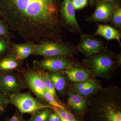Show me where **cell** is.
I'll use <instances>...</instances> for the list:
<instances>
[{"label":"cell","mask_w":121,"mask_h":121,"mask_svg":"<svg viewBox=\"0 0 121 121\" xmlns=\"http://www.w3.org/2000/svg\"><path fill=\"white\" fill-rule=\"evenodd\" d=\"M62 0H0V18L25 41L61 40Z\"/></svg>","instance_id":"1"},{"label":"cell","mask_w":121,"mask_h":121,"mask_svg":"<svg viewBox=\"0 0 121 121\" xmlns=\"http://www.w3.org/2000/svg\"><path fill=\"white\" fill-rule=\"evenodd\" d=\"M115 88L101 91L97 98L96 119L98 121H121L120 97Z\"/></svg>","instance_id":"2"},{"label":"cell","mask_w":121,"mask_h":121,"mask_svg":"<svg viewBox=\"0 0 121 121\" xmlns=\"http://www.w3.org/2000/svg\"><path fill=\"white\" fill-rule=\"evenodd\" d=\"M121 54L109 51L107 47L103 51L83 60V63L90 68L95 76L105 77L121 65Z\"/></svg>","instance_id":"3"},{"label":"cell","mask_w":121,"mask_h":121,"mask_svg":"<svg viewBox=\"0 0 121 121\" xmlns=\"http://www.w3.org/2000/svg\"><path fill=\"white\" fill-rule=\"evenodd\" d=\"M78 52L76 46L62 40H47L36 44L32 55L43 57L73 55Z\"/></svg>","instance_id":"4"},{"label":"cell","mask_w":121,"mask_h":121,"mask_svg":"<svg viewBox=\"0 0 121 121\" xmlns=\"http://www.w3.org/2000/svg\"><path fill=\"white\" fill-rule=\"evenodd\" d=\"M72 56L43 57L41 60L33 61V68L38 70L56 72L81 67L82 65L73 58Z\"/></svg>","instance_id":"5"},{"label":"cell","mask_w":121,"mask_h":121,"mask_svg":"<svg viewBox=\"0 0 121 121\" xmlns=\"http://www.w3.org/2000/svg\"><path fill=\"white\" fill-rule=\"evenodd\" d=\"M9 99V103L15 106L23 115L29 114L31 115L43 108L52 107L35 98L30 92L16 93L11 95Z\"/></svg>","instance_id":"6"},{"label":"cell","mask_w":121,"mask_h":121,"mask_svg":"<svg viewBox=\"0 0 121 121\" xmlns=\"http://www.w3.org/2000/svg\"><path fill=\"white\" fill-rule=\"evenodd\" d=\"M27 89L22 75L17 71L0 72V94L9 98Z\"/></svg>","instance_id":"7"},{"label":"cell","mask_w":121,"mask_h":121,"mask_svg":"<svg viewBox=\"0 0 121 121\" xmlns=\"http://www.w3.org/2000/svg\"><path fill=\"white\" fill-rule=\"evenodd\" d=\"M17 71L22 75L27 88L35 95L36 99L44 104L46 103L44 94L46 90L38 70L30 68L27 63L26 68L22 67Z\"/></svg>","instance_id":"8"},{"label":"cell","mask_w":121,"mask_h":121,"mask_svg":"<svg viewBox=\"0 0 121 121\" xmlns=\"http://www.w3.org/2000/svg\"><path fill=\"white\" fill-rule=\"evenodd\" d=\"M75 10L72 0H62L59 10L60 20L63 28L80 35L82 33L76 17Z\"/></svg>","instance_id":"9"},{"label":"cell","mask_w":121,"mask_h":121,"mask_svg":"<svg viewBox=\"0 0 121 121\" xmlns=\"http://www.w3.org/2000/svg\"><path fill=\"white\" fill-rule=\"evenodd\" d=\"M80 40L76 46L78 52L88 57L103 51L106 46L103 40L98 39L93 35L82 33Z\"/></svg>","instance_id":"10"},{"label":"cell","mask_w":121,"mask_h":121,"mask_svg":"<svg viewBox=\"0 0 121 121\" xmlns=\"http://www.w3.org/2000/svg\"><path fill=\"white\" fill-rule=\"evenodd\" d=\"M94 12L89 17L85 18L86 22L108 23L110 21L115 9L121 3L97 0Z\"/></svg>","instance_id":"11"},{"label":"cell","mask_w":121,"mask_h":121,"mask_svg":"<svg viewBox=\"0 0 121 121\" xmlns=\"http://www.w3.org/2000/svg\"><path fill=\"white\" fill-rule=\"evenodd\" d=\"M36 44L32 41H26L22 43H12L9 52L16 59L22 63L30 55H32Z\"/></svg>","instance_id":"12"},{"label":"cell","mask_w":121,"mask_h":121,"mask_svg":"<svg viewBox=\"0 0 121 121\" xmlns=\"http://www.w3.org/2000/svg\"><path fill=\"white\" fill-rule=\"evenodd\" d=\"M97 24L98 28L94 35H100L108 40H116L119 43L120 46L121 43V32L120 30L107 25Z\"/></svg>","instance_id":"13"},{"label":"cell","mask_w":121,"mask_h":121,"mask_svg":"<svg viewBox=\"0 0 121 121\" xmlns=\"http://www.w3.org/2000/svg\"><path fill=\"white\" fill-rule=\"evenodd\" d=\"M68 105L76 113L80 114L86 109L87 102L82 95L74 92H71L69 94Z\"/></svg>","instance_id":"14"},{"label":"cell","mask_w":121,"mask_h":121,"mask_svg":"<svg viewBox=\"0 0 121 121\" xmlns=\"http://www.w3.org/2000/svg\"><path fill=\"white\" fill-rule=\"evenodd\" d=\"M23 63L16 59L10 52L0 59V72L17 71L22 67Z\"/></svg>","instance_id":"15"},{"label":"cell","mask_w":121,"mask_h":121,"mask_svg":"<svg viewBox=\"0 0 121 121\" xmlns=\"http://www.w3.org/2000/svg\"><path fill=\"white\" fill-rule=\"evenodd\" d=\"M48 72L56 91L60 95H63L67 84V80L65 74L62 71Z\"/></svg>","instance_id":"16"},{"label":"cell","mask_w":121,"mask_h":121,"mask_svg":"<svg viewBox=\"0 0 121 121\" xmlns=\"http://www.w3.org/2000/svg\"><path fill=\"white\" fill-rule=\"evenodd\" d=\"M62 71L69 80L75 83L88 80L90 76L87 70L81 67L73 68Z\"/></svg>","instance_id":"17"},{"label":"cell","mask_w":121,"mask_h":121,"mask_svg":"<svg viewBox=\"0 0 121 121\" xmlns=\"http://www.w3.org/2000/svg\"><path fill=\"white\" fill-rule=\"evenodd\" d=\"M39 75L42 79L44 83V86L47 91L50 93L58 101L62 103L58 96L57 95L56 91L55 89L52 82L50 79V76L48 71L37 70Z\"/></svg>","instance_id":"18"},{"label":"cell","mask_w":121,"mask_h":121,"mask_svg":"<svg viewBox=\"0 0 121 121\" xmlns=\"http://www.w3.org/2000/svg\"><path fill=\"white\" fill-rule=\"evenodd\" d=\"M53 111V107L43 108L31 115L27 121H47L50 114Z\"/></svg>","instance_id":"19"},{"label":"cell","mask_w":121,"mask_h":121,"mask_svg":"<svg viewBox=\"0 0 121 121\" xmlns=\"http://www.w3.org/2000/svg\"><path fill=\"white\" fill-rule=\"evenodd\" d=\"M100 89L98 84L92 80L90 84L85 88L77 89L73 91L85 98L94 94L97 91H98Z\"/></svg>","instance_id":"20"},{"label":"cell","mask_w":121,"mask_h":121,"mask_svg":"<svg viewBox=\"0 0 121 121\" xmlns=\"http://www.w3.org/2000/svg\"><path fill=\"white\" fill-rule=\"evenodd\" d=\"M12 38L0 36V59L9 53L11 50Z\"/></svg>","instance_id":"21"},{"label":"cell","mask_w":121,"mask_h":121,"mask_svg":"<svg viewBox=\"0 0 121 121\" xmlns=\"http://www.w3.org/2000/svg\"><path fill=\"white\" fill-rule=\"evenodd\" d=\"M110 23L115 28L121 29V6L118 5L115 9L111 16Z\"/></svg>","instance_id":"22"},{"label":"cell","mask_w":121,"mask_h":121,"mask_svg":"<svg viewBox=\"0 0 121 121\" xmlns=\"http://www.w3.org/2000/svg\"><path fill=\"white\" fill-rule=\"evenodd\" d=\"M53 110L57 113L60 117L61 121H79L74 115L70 111L65 109H63L60 108L53 107Z\"/></svg>","instance_id":"23"},{"label":"cell","mask_w":121,"mask_h":121,"mask_svg":"<svg viewBox=\"0 0 121 121\" xmlns=\"http://www.w3.org/2000/svg\"><path fill=\"white\" fill-rule=\"evenodd\" d=\"M44 98L46 104L51 106L52 107H56L64 109L65 107L62 103L58 101L47 90L44 94Z\"/></svg>","instance_id":"24"},{"label":"cell","mask_w":121,"mask_h":121,"mask_svg":"<svg viewBox=\"0 0 121 121\" xmlns=\"http://www.w3.org/2000/svg\"><path fill=\"white\" fill-rule=\"evenodd\" d=\"M9 30L4 21L0 18V36L13 38V35L10 32Z\"/></svg>","instance_id":"25"},{"label":"cell","mask_w":121,"mask_h":121,"mask_svg":"<svg viewBox=\"0 0 121 121\" xmlns=\"http://www.w3.org/2000/svg\"><path fill=\"white\" fill-rule=\"evenodd\" d=\"M9 104V98L0 94V116L6 112Z\"/></svg>","instance_id":"26"},{"label":"cell","mask_w":121,"mask_h":121,"mask_svg":"<svg viewBox=\"0 0 121 121\" xmlns=\"http://www.w3.org/2000/svg\"><path fill=\"white\" fill-rule=\"evenodd\" d=\"M23 115L18 110H16L13 115L6 118L5 121H27L24 118Z\"/></svg>","instance_id":"27"},{"label":"cell","mask_w":121,"mask_h":121,"mask_svg":"<svg viewBox=\"0 0 121 121\" xmlns=\"http://www.w3.org/2000/svg\"><path fill=\"white\" fill-rule=\"evenodd\" d=\"M47 121H61L60 117L57 113L54 111L52 112L48 117Z\"/></svg>","instance_id":"28"},{"label":"cell","mask_w":121,"mask_h":121,"mask_svg":"<svg viewBox=\"0 0 121 121\" xmlns=\"http://www.w3.org/2000/svg\"><path fill=\"white\" fill-rule=\"evenodd\" d=\"M72 2L74 8L76 10H79L82 9L78 0H72Z\"/></svg>","instance_id":"29"},{"label":"cell","mask_w":121,"mask_h":121,"mask_svg":"<svg viewBox=\"0 0 121 121\" xmlns=\"http://www.w3.org/2000/svg\"><path fill=\"white\" fill-rule=\"evenodd\" d=\"M88 0H78L82 9L85 8L87 5Z\"/></svg>","instance_id":"30"},{"label":"cell","mask_w":121,"mask_h":121,"mask_svg":"<svg viewBox=\"0 0 121 121\" xmlns=\"http://www.w3.org/2000/svg\"><path fill=\"white\" fill-rule=\"evenodd\" d=\"M97 0H89V4L91 8L94 7Z\"/></svg>","instance_id":"31"},{"label":"cell","mask_w":121,"mask_h":121,"mask_svg":"<svg viewBox=\"0 0 121 121\" xmlns=\"http://www.w3.org/2000/svg\"><path fill=\"white\" fill-rule=\"evenodd\" d=\"M97 0L107 1V2H117V3H121V1L119 0Z\"/></svg>","instance_id":"32"},{"label":"cell","mask_w":121,"mask_h":121,"mask_svg":"<svg viewBox=\"0 0 121 121\" xmlns=\"http://www.w3.org/2000/svg\"><path fill=\"white\" fill-rule=\"evenodd\" d=\"M119 0L121 1V0Z\"/></svg>","instance_id":"33"}]
</instances>
